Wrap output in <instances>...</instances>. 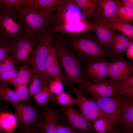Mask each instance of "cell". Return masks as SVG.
Wrapping results in <instances>:
<instances>
[{"instance_id": "cell-36", "label": "cell", "mask_w": 133, "mask_h": 133, "mask_svg": "<svg viewBox=\"0 0 133 133\" xmlns=\"http://www.w3.org/2000/svg\"><path fill=\"white\" fill-rule=\"evenodd\" d=\"M62 81L60 78L56 77L50 82L48 87L51 93L56 95L63 91Z\"/></svg>"}, {"instance_id": "cell-44", "label": "cell", "mask_w": 133, "mask_h": 133, "mask_svg": "<svg viewBox=\"0 0 133 133\" xmlns=\"http://www.w3.org/2000/svg\"><path fill=\"white\" fill-rule=\"evenodd\" d=\"M119 82L127 86L133 87V75L128 77Z\"/></svg>"}, {"instance_id": "cell-23", "label": "cell", "mask_w": 133, "mask_h": 133, "mask_svg": "<svg viewBox=\"0 0 133 133\" xmlns=\"http://www.w3.org/2000/svg\"><path fill=\"white\" fill-rule=\"evenodd\" d=\"M17 124L15 114L7 112H0V127L3 131L8 133H12Z\"/></svg>"}, {"instance_id": "cell-42", "label": "cell", "mask_w": 133, "mask_h": 133, "mask_svg": "<svg viewBox=\"0 0 133 133\" xmlns=\"http://www.w3.org/2000/svg\"><path fill=\"white\" fill-rule=\"evenodd\" d=\"M57 133H80L69 126L57 124L56 127Z\"/></svg>"}, {"instance_id": "cell-4", "label": "cell", "mask_w": 133, "mask_h": 133, "mask_svg": "<svg viewBox=\"0 0 133 133\" xmlns=\"http://www.w3.org/2000/svg\"><path fill=\"white\" fill-rule=\"evenodd\" d=\"M27 33L18 14L14 10L0 8V42L10 45Z\"/></svg>"}, {"instance_id": "cell-49", "label": "cell", "mask_w": 133, "mask_h": 133, "mask_svg": "<svg viewBox=\"0 0 133 133\" xmlns=\"http://www.w3.org/2000/svg\"><path fill=\"white\" fill-rule=\"evenodd\" d=\"M0 133H8L3 131L0 127Z\"/></svg>"}, {"instance_id": "cell-50", "label": "cell", "mask_w": 133, "mask_h": 133, "mask_svg": "<svg viewBox=\"0 0 133 133\" xmlns=\"http://www.w3.org/2000/svg\"><path fill=\"white\" fill-rule=\"evenodd\" d=\"M125 133H133V131H126Z\"/></svg>"}, {"instance_id": "cell-17", "label": "cell", "mask_w": 133, "mask_h": 133, "mask_svg": "<svg viewBox=\"0 0 133 133\" xmlns=\"http://www.w3.org/2000/svg\"><path fill=\"white\" fill-rule=\"evenodd\" d=\"M98 5L97 21H106L114 18L121 6V0H97Z\"/></svg>"}, {"instance_id": "cell-32", "label": "cell", "mask_w": 133, "mask_h": 133, "mask_svg": "<svg viewBox=\"0 0 133 133\" xmlns=\"http://www.w3.org/2000/svg\"><path fill=\"white\" fill-rule=\"evenodd\" d=\"M55 99L58 104L63 106H66L76 103V99L63 91L56 95Z\"/></svg>"}, {"instance_id": "cell-9", "label": "cell", "mask_w": 133, "mask_h": 133, "mask_svg": "<svg viewBox=\"0 0 133 133\" xmlns=\"http://www.w3.org/2000/svg\"><path fill=\"white\" fill-rule=\"evenodd\" d=\"M81 9L74 0H62L50 20L54 26L75 21L83 18Z\"/></svg>"}, {"instance_id": "cell-12", "label": "cell", "mask_w": 133, "mask_h": 133, "mask_svg": "<svg viewBox=\"0 0 133 133\" xmlns=\"http://www.w3.org/2000/svg\"><path fill=\"white\" fill-rule=\"evenodd\" d=\"M45 73L48 84L56 77L60 78L67 82V79L62 74L60 68L57 52L54 45L51 42L49 45V50L45 66Z\"/></svg>"}, {"instance_id": "cell-33", "label": "cell", "mask_w": 133, "mask_h": 133, "mask_svg": "<svg viewBox=\"0 0 133 133\" xmlns=\"http://www.w3.org/2000/svg\"><path fill=\"white\" fill-rule=\"evenodd\" d=\"M51 93L48 86H44L41 90L33 98L38 105H42L50 99Z\"/></svg>"}, {"instance_id": "cell-31", "label": "cell", "mask_w": 133, "mask_h": 133, "mask_svg": "<svg viewBox=\"0 0 133 133\" xmlns=\"http://www.w3.org/2000/svg\"><path fill=\"white\" fill-rule=\"evenodd\" d=\"M34 0H0V8L10 10L24 4H32Z\"/></svg>"}, {"instance_id": "cell-5", "label": "cell", "mask_w": 133, "mask_h": 133, "mask_svg": "<svg viewBox=\"0 0 133 133\" xmlns=\"http://www.w3.org/2000/svg\"><path fill=\"white\" fill-rule=\"evenodd\" d=\"M52 32L49 30L37 36V46L30 65L33 73L38 75L45 86L48 85L45 75V68L49 45L52 42Z\"/></svg>"}, {"instance_id": "cell-24", "label": "cell", "mask_w": 133, "mask_h": 133, "mask_svg": "<svg viewBox=\"0 0 133 133\" xmlns=\"http://www.w3.org/2000/svg\"><path fill=\"white\" fill-rule=\"evenodd\" d=\"M62 1V0H34L33 4L44 11L51 19Z\"/></svg>"}, {"instance_id": "cell-20", "label": "cell", "mask_w": 133, "mask_h": 133, "mask_svg": "<svg viewBox=\"0 0 133 133\" xmlns=\"http://www.w3.org/2000/svg\"><path fill=\"white\" fill-rule=\"evenodd\" d=\"M87 19L97 22L98 5L97 0H75Z\"/></svg>"}, {"instance_id": "cell-2", "label": "cell", "mask_w": 133, "mask_h": 133, "mask_svg": "<svg viewBox=\"0 0 133 133\" xmlns=\"http://www.w3.org/2000/svg\"><path fill=\"white\" fill-rule=\"evenodd\" d=\"M58 57L64 71L67 83L76 84L81 92L91 83L85 75L84 66L74 53L68 47L59 43L54 45Z\"/></svg>"}, {"instance_id": "cell-21", "label": "cell", "mask_w": 133, "mask_h": 133, "mask_svg": "<svg viewBox=\"0 0 133 133\" xmlns=\"http://www.w3.org/2000/svg\"><path fill=\"white\" fill-rule=\"evenodd\" d=\"M105 21L112 30L133 39V26L131 23L116 19Z\"/></svg>"}, {"instance_id": "cell-10", "label": "cell", "mask_w": 133, "mask_h": 133, "mask_svg": "<svg viewBox=\"0 0 133 133\" xmlns=\"http://www.w3.org/2000/svg\"><path fill=\"white\" fill-rule=\"evenodd\" d=\"M97 22L90 23L83 18L75 21L56 26H51L49 29L52 32L80 34L94 31Z\"/></svg>"}, {"instance_id": "cell-7", "label": "cell", "mask_w": 133, "mask_h": 133, "mask_svg": "<svg viewBox=\"0 0 133 133\" xmlns=\"http://www.w3.org/2000/svg\"><path fill=\"white\" fill-rule=\"evenodd\" d=\"M37 42V36L27 33L23 37L9 45L16 66L30 65Z\"/></svg>"}, {"instance_id": "cell-16", "label": "cell", "mask_w": 133, "mask_h": 133, "mask_svg": "<svg viewBox=\"0 0 133 133\" xmlns=\"http://www.w3.org/2000/svg\"><path fill=\"white\" fill-rule=\"evenodd\" d=\"M84 92L90 95L92 98L114 97L119 95L113 86L104 80L98 83H91L81 92Z\"/></svg>"}, {"instance_id": "cell-3", "label": "cell", "mask_w": 133, "mask_h": 133, "mask_svg": "<svg viewBox=\"0 0 133 133\" xmlns=\"http://www.w3.org/2000/svg\"><path fill=\"white\" fill-rule=\"evenodd\" d=\"M14 10L19 15L27 33L37 36L51 26V19L45 12L33 4L22 5Z\"/></svg>"}, {"instance_id": "cell-43", "label": "cell", "mask_w": 133, "mask_h": 133, "mask_svg": "<svg viewBox=\"0 0 133 133\" xmlns=\"http://www.w3.org/2000/svg\"><path fill=\"white\" fill-rule=\"evenodd\" d=\"M40 124L34 127L27 129H19V133H43Z\"/></svg>"}, {"instance_id": "cell-6", "label": "cell", "mask_w": 133, "mask_h": 133, "mask_svg": "<svg viewBox=\"0 0 133 133\" xmlns=\"http://www.w3.org/2000/svg\"><path fill=\"white\" fill-rule=\"evenodd\" d=\"M73 92L76 95V103L81 114L91 123L101 118L108 119L112 126H117L121 123V117L108 115L104 112L93 101L89 100L73 85L71 86Z\"/></svg>"}, {"instance_id": "cell-14", "label": "cell", "mask_w": 133, "mask_h": 133, "mask_svg": "<svg viewBox=\"0 0 133 133\" xmlns=\"http://www.w3.org/2000/svg\"><path fill=\"white\" fill-rule=\"evenodd\" d=\"M109 63L106 61H100L88 64L84 66L85 73L94 83L100 82L108 77Z\"/></svg>"}, {"instance_id": "cell-15", "label": "cell", "mask_w": 133, "mask_h": 133, "mask_svg": "<svg viewBox=\"0 0 133 133\" xmlns=\"http://www.w3.org/2000/svg\"><path fill=\"white\" fill-rule=\"evenodd\" d=\"M123 98L119 95L114 97L92 98L100 109L110 116L121 117V105Z\"/></svg>"}, {"instance_id": "cell-45", "label": "cell", "mask_w": 133, "mask_h": 133, "mask_svg": "<svg viewBox=\"0 0 133 133\" xmlns=\"http://www.w3.org/2000/svg\"><path fill=\"white\" fill-rule=\"evenodd\" d=\"M126 55L128 59H133V43L127 49L126 51Z\"/></svg>"}, {"instance_id": "cell-8", "label": "cell", "mask_w": 133, "mask_h": 133, "mask_svg": "<svg viewBox=\"0 0 133 133\" xmlns=\"http://www.w3.org/2000/svg\"><path fill=\"white\" fill-rule=\"evenodd\" d=\"M15 111L19 129H27L34 127L42 122L41 109L36 106H33L19 102L10 103Z\"/></svg>"}, {"instance_id": "cell-28", "label": "cell", "mask_w": 133, "mask_h": 133, "mask_svg": "<svg viewBox=\"0 0 133 133\" xmlns=\"http://www.w3.org/2000/svg\"><path fill=\"white\" fill-rule=\"evenodd\" d=\"M15 87L14 91L19 99V102L32 105V102L30 97L28 85H20Z\"/></svg>"}, {"instance_id": "cell-25", "label": "cell", "mask_w": 133, "mask_h": 133, "mask_svg": "<svg viewBox=\"0 0 133 133\" xmlns=\"http://www.w3.org/2000/svg\"><path fill=\"white\" fill-rule=\"evenodd\" d=\"M103 80L113 86L117 90L119 95L133 99V87L127 86L120 82L113 80L109 77Z\"/></svg>"}, {"instance_id": "cell-30", "label": "cell", "mask_w": 133, "mask_h": 133, "mask_svg": "<svg viewBox=\"0 0 133 133\" xmlns=\"http://www.w3.org/2000/svg\"><path fill=\"white\" fill-rule=\"evenodd\" d=\"M93 123V128L97 133H108L112 130V125L110 121L106 118L98 119Z\"/></svg>"}, {"instance_id": "cell-46", "label": "cell", "mask_w": 133, "mask_h": 133, "mask_svg": "<svg viewBox=\"0 0 133 133\" xmlns=\"http://www.w3.org/2000/svg\"><path fill=\"white\" fill-rule=\"evenodd\" d=\"M129 18L131 22L133 21V8L124 6Z\"/></svg>"}, {"instance_id": "cell-18", "label": "cell", "mask_w": 133, "mask_h": 133, "mask_svg": "<svg viewBox=\"0 0 133 133\" xmlns=\"http://www.w3.org/2000/svg\"><path fill=\"white\" fill-rule=\"evenodd\" d=\"M42 122L41 127L43 133H57V123L60 119L58 112L55 109L50 107L41 109Z\"/></svg>"}, {"instance_id": "cell-26", "label": "cell", "mask_w": 133, "mask_h": 133, "mask_svg": "<svg viewBox=\"0 0 133 133\" xmlns=\"http://www.w3.org/2000/svg\"><path fill=\"white\" fill-rule=\"evenodd\" d=\"M133 43V40H131L112 45L109 52L110 56V61L115 59L123 56V52L125 51L127 48Z\"/></svg>"}, {"instance_id": "cell-1", "label": "cell", "mask_w": 133, "mask_h": 133, "mask_svg": "<svg viewBox=\"0 0 133 133\" xmlns=\"http://www.w3.org/2000/svg\"><path fill=\"white\" fill-rule=\"evenodd\" d=\"M90 32L79 34L70 40L74 52L84 66L98 61L109 62V52L99 43L95 32Z\"/></svg>"}, {"instance_id": "cell-47", "label": "cell", "mask_w": 133, "mask_h": 133, "mask_svg": "<svg viewBox=\"0 0 133 133\" xmlns=\"http://www.w3.org/2000/svg\"><path fill=\"white\" fill-rule=\"evenodd\" d=\"M122 6L133 8V0H121Z\"/></svg>"}, {"instance_id": "cell-39", "label": "cell", "mask_w": 133, "mask_h": 133, "mask_svg": "<svg viewBox=\"0 0 133 133\" xmlns=\"http://www.w3.org/2000/svg\"><path fill=\"white\" fill-rule=\"evenodd\" d=\"M11 54H12V50L10 45L7 43L0 42V63Z\"/></svg>"}, {"instance_id": "cell-48", "label": "cell", "mask_w": 133, "mask_h": 133, "mask_svg": "<svg viewBox=\"0 0 133 133\" xmlns=\"http://www.w3.org/2000/svg\"><path fill=\"white\" fill-rule=\"evenodd\" d=\"M123 131L122 130L116 127L112 130L111 131L108 133H123Z\"/></svg>"}, {"instance_id": "cell-41", "label": "cell", "mask_w": 133, "mask_h": 133, "mask_svg": "<svg viewBox=\"0 0 133 133\" xmlns=\"http://www.w3.org/2000/svg\"><path fill=\"white\" fill-rule=\"evenodd\" d=\"M119 19L132 23L128 16L124 7L122 5L119 8L114 18Z\"/></svg>"}, {"instance_id": "cell-38", "label": "cell", "mask_w": 133, "mask_h": 133, "mask_svg": "<svg viewBox=\"0 0 133 133\" xmlns=\"http://www.w3.org/2000/svg\"><path fill=\"white\" fill-rule=\"evenodd\" d=\"M105 33L104 47L109 52L111 48L113 30L110 28L105 21Z\"/></svg>"}, {"instance_id": "cell-27", "label": "cell", "mask_w": 133, "mask_h": 133, "mask_svg": "<svg viewBox=\"0 0 133 133\" xmlns=\"http://www.w3.org/2000/svg\"><path fill=\"white\" fill-rule=\"evenodd\" d=\"M0 102L10 103L19 101L14 90L11 89L8 86L0 84Z\"/></svg>"}, {"instance_id": "cell-13", "label": "cell", "mask_w": 133, "mask_h": 133, "mask_svg": "<svg viewBox=\"0 0 133 133\" xmlns=\"http://www.w3.org/2000/svg\"><path fill=\"white\" fill-rule=\"evenodd\" d=\"M62 111L71 127L81 131L89 133L93 128L90 122L80 113L70 107L63 106Z\"/></svg>"}, {"instance_id": "cell-40", "label": "cell", "mask_w": 133, "mask_h": 133, "mask_svg": "<svg viewBox=\"0 0 133 133\" xmlns=\"http://www.w3.org/2000/svg\"><path fill=\"white\" fill-rule=\"evenodd\" d=\"M132 39L118 32L113 30L111 46L115 44L122 42H127Z\"/></svg>"}, {"instance_id": "cell-19", "label": "cell", "mask_w": 133, "mask_h": 133, "mask_svg": "<svg viewBox=\"0 0 133 133\" xmlns=\"http://www.w3.org/2000/svg\"><path fill=\"white\" fill-rule=\"evenodd\" d=\"M121 122L126 131H133V99L125 97L121 105Z\"/></svg>"}, {"instance_id": "cell-37", "label": "cell", "mask_w": 133, "mask_h": 133, "mask_svg": "<svg viewBox=\"0 0 133 133\" xmlns=\"http://www.w3.org/2000/svg\"><path fill=\"white\" fill-rule=\"evenodd\" d=\"M18 70L17 69L8 71L0 74V84L6 86L17 75Z\"/></svg>"}, {"instance_id": "cell-34", "label": "cell", "mask_w": 133, "mask_h": 133, "mask_svg": "<svg viewBox=\"0 0 133 133\" xmlns=\"http://www.w3.org/2000/svg\"><path fill=\"white\" fill-rule=\"evenodd\" d=\"M16 66L13 55L11 54L8 55L0 63V74L15 69Z\"/></svg>"}, {"instance_id": "cell-35", "label": "cell", "mask_w": 133, "mask_h": 133, "mask_svg": "<svg viewBox=\"0 0 133 133\" xmlns=\"http://www.w3.org/2000/svg\"><path fill=\"white\" fill-rule=\"evenodd\" d=\"M94 31L97 40L100 45L104 47L105 22L102 21H98Z\"/></svg>"}, {"instance_id": "cell-11", "label": "cell", "mask_w": 133, "mask_h": 133, "mask_svg": "<svg viewBox=\"0 0 133 133\" xmlns=\"http://www.w3.org/2000/svg\"><path fill=\"white\" fill-rule=\"evenodd\" d=\"M133 74V63L126 60L124 57L115 59L110 62L108 77L120 81Z\"/></svg>"}, {"instance_id": "cell-22", "label": "cell", "mask_w": 133, "mask_h": 133, "mask_svg": "<svg viewBox=\"0 0 133 133\" xmlns=\"http://www.w3.org/2000/svg\"><path fill=\"white\" fill-rule=\"evenodd\" d=\"M33 72L30 65H22L18 70V74L17 76L12 81L8 83L6 86L11 85L15 87L22 85H28Z\"/></svg>"}, {"instance_id": "cell-29", "label": "cell", "mask_w": 133, "mask_h": 133, "mask_svg": "<svg viewBox=\"0 0 133 133\" xmlns=\"http://www.w3.org/2000/svg\"><path fill=\"white\" fill-rule=\"evenodd\" d=\"M29 84L28 90L30 95L33 98L40 92L44 86L40 78L36 74H32Z\"/></svg>"}, {"instance_id": "cell-51", "label": "cell", "mask_w": 133, "mask_h": 133, "mask_svg": "<svg viewBox=\"0 0 133 133\" xmlns=\"http://www.w3.org/2000/svg\"></svg>"}]
</instances>
